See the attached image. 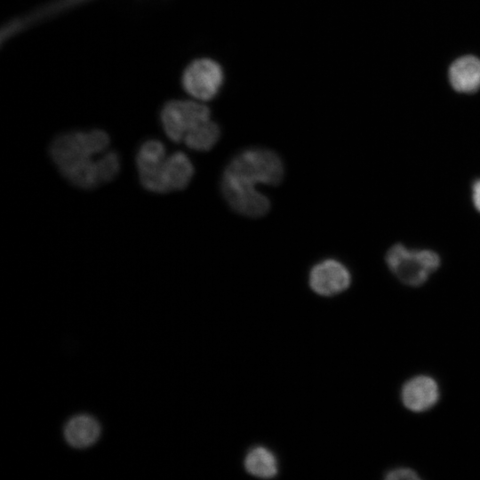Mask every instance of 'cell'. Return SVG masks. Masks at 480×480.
<instances>
[{"mask_svg":"<svg viewBox=\"0 0 480 480\" xmlns=\"http://www.w3.org/2000/svg\"><path fill=\"white\" fill-rule=\"evenodd\" d=\"M284 164L272 150L252 148L236 155L221 176L220 189L237 213L252 218L266 214L269 200L256 189L257 184L276 186L284 177Z\"/></svg>","mask_w":480,"mask_h":480,"instance_id":"obj_1","label":"cell"},{"mask_svg":"<svg viewBox=\"0 0 480 480\" xmlns=\"http://www.w3.org/2000/svg\"><path fill=\"white\" fill-rule=\"evenodd\" d=\"M110 140L102 130L72 131L58 135L50 156L60 173L96 159L107 151Z\"/></svg>","mask_w":480,"mask_h":480,"instance_id":"obj_2","label":"cell"},{"mask_svg":"<svg viewBox=\"0 0 480 480\" xmlns=\"http://www.w3.org/2000/svg\"><path fill=\"white\" fill-rule=\"evenodd\" d=\"M385 261L391 273L411 287L425 284L441 264L440 256L436 252L409 249L402 244H396L388 249Z\"/></svg>","mask_w":480,"mask_h":480,"instance_id":"obj_3","label":"cell"},{"mask_svg":"<svg viewBox=\"0 0 480 480\" xmlns=\"http://www.w3.org/2000/svg\"><path fill=\"white\" fill-rule=\"evenodd\" d=\"M210 118V108L192 100H172L164 103L160 111L164 132L176 143L183 141L188 132Z\"/></svg>","mask_w":480,"mask_h":480,"instance_id":"obj_4","label":"cell"},{"mask_svg":"<svg viewBox=\"0 0 480 480\" xmlns=\"http://www.w3.org/2000/svg\"><path fill=\"white\" fill-rule=\"evenodd\" d=\"M224 81L221 66L215 60L201 58L191 61L184 69L181 84L193 98L207 101L219 93Z\"/></svg>","mask_w":480,"mask_h":480,"instance_id":"obj_5","label":"cell"},{"mask_svg":"<svg viewBox=\"0 0 480 480\" xmlns=\"http://www.w3.org/2000/svg\"><path fill=\"white\" fill-rule=\"evenodd\" d=\"M441 397L437 380L428 374H416L407 379L400 389L404 407L414 413L425 412L436 406Z\"/></svg>","mask_w":480,"mask_h":480,"instance_id":"obj_6","label":"cell"},{"mask_svg":"<svg viewBox=\"0 0 480 480\" xmlns=\"http://www.w3.org/2000/svg\"><path fill=\"white\" fill-rule=\"evenodd\" d=\"M166 158L164 143L150 139L139 148L135 161L142 187L154 193H162V168Z\"/></svg>","mask_w":480,"mask_h":480,"instance_id":"obj_7","label":"cell"},{"mask_svg":"<svg viewBox=\"0 0 480 480\" xmlns=\"http://www.w3.org/2000/svg\"><path fill=\"white\" fill-rule=\"evenodd\" d=\"M309 286L317 294L332 296L347 290L351 275L340 261L327 259L316 264L309 272Z\"/></svg>","mask_w":480,"mask_h":480,"instance_id":"obj_8","label":"cell"},{"mask_svg":"<svg viewBox=\"0 0 480 480\" xmlns=\"http://www.w3.org/2000/svg\"><path fill=\"white\" fill-rule=\"evenodd\" d=\"M162 173L166 193L180 190L191 181L194 166L185 153L177 151L166 156Z\"/></svg>","mask_w":480,"mask_h":480,"instance_id":"obj_9","label":"cell"},{"mask_svg":"<svg viewBox=\"0 0 480 480\" xmlns=\"http://www.w3.org/2000/svg\"><path fill=\"white\" fill-rule=\"evenodd\" d=\"M100 426L92 416L80 414L72 417L64 427L67 443L75 448H86L99 439Z\"/></svg>","mask_w":480,"mask_h":480,"instance_id":"obj_10","label":"cell"},{"mask_svg":"<svg viewBox=\"0 0 480 480\" xmlns=\"http://www.w3.org/2000/svg\"><path fill=\"white\" fill-rule=\"evenodd\" d=\"M450 82L454 90L472 92L480 87V60L464 56L456 60L449 70Z\"/></svg>","mask_w":480,"mask_h":480,"instance_id":"obj_11","label":"cell"},{"mask_svg":"<svg viewBox=\"0 0 480 480\" xmlns=\"http://www.w3.org/2000/svg\"><path fill=\"white\" fill-rule=\"evenodd\" d=\"M246 471L257 477L271 478L277 473V463L274 454L265 447H255L244 460Z\"/></svg>","mask_w":480,"mask_h":480,"instance_id":"obj_12","label":"cell"},{"mask_svg":"<svg viewBox=\"0 0 480 480\" xmlns=\"http://www.w3.org/2000/svg\"><path fill=\"white\" fill-rule=\"evenodd\" d=\"M220 136V129L211 118L188 132L183 142L196 151H208L213 148Z\"/></svg>","mask_w":480,"mask_h":480,"instance_id":"obj_13","label":"cell"},{"mask_svg":"<svg viewBox=\"0 0 480 480\" xmlns=\"http://www.w3.org/2000/svg\"><path fill=\"white\" fill-rule=\"evenodd\" d=\"M100 184L113 180L119 173L121 161L119 155L113 150H107L98 159Z\"/></svg>","mask_w":480,"mask_h":480,"instance_id":"obj_14","label":"cell"},{"mask_svg":"<svg viewBox=\"0 0 480 480\" xmlns=\"http://www.w3.org/2000/svg\"><path fill=\"white\" fill-rule=\"evenodd\" d=\"M385 479L387 480H417L420 479V475L416 470L410 467H396L386 472Z\"/></svg>","mask_w":480,"mask_h":480,"instance_id":"obj_15","label":"cell"},{"mask_svg":"<svg viewBox=\"0 0 480 480\" xmlns=\"http://www.w3.org/2000/svg\"><path fill=\"white\" fill-rule=\"evenodd\" d=\"M471 199L474 207L480 212V179L476 180L472 184Z\"/></svg>","mask_w":480,"mask_h":480,"instance_id":"obj_16","label":"cell"}]
</instances>
